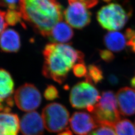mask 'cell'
Wrapping results in <instances>:
<instances>
[{
	"instance_id": "cell-1",
	"label": "cell",
	"mask_w": 135,
	"mask_h": 135,
	"mask_svg": "<svg viewBox=\"0 0 135 135\" xmlns=\"http://www.w3.org/2000/svg\"><path fill=\"white\" fill-rule=\"evenodd\" d=\"M42 74L59 84L65 82L68 73L77 61L84 63V55L69 44L50 43L44 49Z\"/></svg>"
},
{
	"instance_id": "cell-2",
	"label": "cell",
	"mask_w": 135,
	"mask_h": 135,
	"mask_svg": "<svg viewBox=\"0 0 135 135\" xmlns=\"http://www.w3.org/2000/svg\"><path fill=\"white\" fill-rule=\"evenodd\" d=\"M21 12L23 19L44 37L64 16L62 7L56 0H23Z\"/></svg>"
},
{
	"instance_id": "cell-3",
	"label": "cell",
	"mask_w": 135,
	"mask_h": 135,
	"mask_svg": "<svg viewBox=\"0 0 135 135\" xmlns=\"http://www.w3.org/2000/svg\"><path fill=\"white\" fill-rule=\"evenodd\" d=\"M92 113L98 125L113 127L118 121L121 120V114L115 93L111 91L103 92Z\"/></svg>"
},
{
	"instance_id": "cell-4",
	"label": "cell",
	"mask_w": 135,
	"mask_h": 135,
	"mask_svg": "<svg viewBox=\"0 0 135 135\" xmlns=\"http://www.w3.org/2000/svg\"><path fill=\"white\" fill-rule=\"evenodd\" d=\"M100 98L96 88L93 84L86 81L75 85L70 95V102L73 108L78 109L86 108L91 113Z\"/></svg>"
},
{
	"instance_id": "cell-5",
	"label": "cell",
	"mask_w": 135,
	"mask_h": 135,
	"mask_svg": "<svg viewBox=\"0 0 135 135\" xmlns=\"http://www.w3.org/2000/svg\"><path fill=\"white\" fill-rule=\"evenodd\" d=\"M121 5L112 3L102 7L97 14V20L102 28L111 31L122 29L130 17Z\"/></svg>"
},
{
	"instance_id": "cell-6",
	"label": "cell",
	"mask_w": 135,
	"mask_h": 135,
	"mask_svg": "<svg viewBox=\"0 0 135 135\" xmlns=\"http://www.w3.org/2000/svg\"><path fill=\"white\" fill-rule=\"evenodd\" d=\"M42 118L45 128L52 133H57L67 128L69 112L62 104L53 103L44 108Z\"/></svg>"
},
{
	"instance_id": "cell-7",
	"label": "cell",
	"mask_w": 135,
	"mask_h": 135,
	"mask_svg": "<svg viewBox=\"0 0 135 135\" xmlns=\"http://www.w3.org/2000/svg\"><path fill=\"white\" fill-rule=\"evenodd\" d=\"M17 106L22 111L32 112L37 109L42 102V96L33 84L26 83L17 89L14 94Z\"/></svg>"
},
{
	"instance_id": "cell-8",
	"label": "cell",
	"mask_w": 135,
	"mask_h": 135,
	"mask_svg": "<svg viewBox=\"0 0 135 135\" xmlns=\"http://www.w3.org/2000/svg\"><path fill=\"white\" fill-rule=\"evenodd\" d=\"M64 12L67 23L73 28L82 29L91 22V13L87 8L79 2H72Z\"/></svg>"
},
{
	"instance_id": "cell-9",
	"label": "cell",
	"mask_w": 135,
	"mask_h": 135,
	"mask_svg": "<svg viewBox=\"0 0 135 135\" xmlns=\"http://www.w3.org/2000/svg\"><path fill=\"white\" fill-rule=\"evenodd\" d=\"M73 132L77 135H88L98 126L93 116L85 112H76L70 119Z\"/></svg>"
},
{
	"instance_id": "cell-10",
	"label": "cell",
	"mask_w": 135,
	"mask_h": 135,
	"mask_svg": "<svg viewBox=\"0 0 135 135\" xmlns=\"http://www.w3.org/2000/svg\"><path fill=\"white\" fill-rule=\"evenodd\" d=\"M20 129L24 135H42L45 129L42 117L36 111L30 112L22 117Z\"/></svg>"
},
{
	"instance_id": "cell-11",
	"label": "cell",
	"mask_w": 135,
	"mask_h": 135,
	"mask_svg": "<svg viewBox=\"0 0 135 135\" xmlns=\"http://www.w3.org/2000/svg\"><path fill=\"white\" fill-rule=\"evenodd\" d=\"M14 91V82L7 71L0 68V104L10 112L14 105L12 95Z\"/></svg>"
},
{
	"instance_id": "cell-12",
	"label": "cell",
	"mask_w": 135,
	"mask_h": 135,
	"mask_svg": "<svg viewBox=\"0 0 135 135\" xmlns=\"http://www.w3.org/2000/svg\"><path fill=\"white\" fill-rule=\"evenodd\" d=\"M118 109L121 115L132 116L135 114V90L129 88H122L116 94Z\"/></svg>"
},
{
	"instance_id": "cell-13",
	"label": "cell",
	"mask_w": 135,
	"mask_h": 135,
	"mask_svg": "<svg viewBox=\"0 0 135 135\" xmlns=\"http://www.w3.org/2000/svg\"><path fill=\"white\" fill-rule=\"evenodd\" d=\"M19 33L15 30L6 29L0 35V48L6 53H17L21 48Z\"/></svg>"
},
{
	"instance_id": "cell-14",
	"label": "cell",
	"mask_w": 135,
	"mask_h": 135,
	"mask_svg": "<svg viewBox=\"0 0 135 135\" xmlns=\"http://www.w3.org/2000/svg\"><path fill=\"white\" fill-rule=\"evenodd\" d=\"M74 36V32L70 25L62 21L54 26L47 38L53 43L63 44L69 42Z\"/></svg>"
},
{
	"instance_id": "cell-15",
	"label": "cell",
	"mask_w": 135,
	"mask_h": 135,
	"mask_svg": "<svg viewBox=\"0 0 135 135\" xmlns=\"http://www.w3.org/2000/svg\"><path fill=\"white\" fill-rule=\"evenodd\" d=\"M20 121L17 115L0 112V135H18Z\"/></svg>"
},
{
	"instance_id": "cell-16",
	"label": "cell",
	"mask_w": 135,
	"mask_h": 135,
	"mask_svg": "<svg viewBox=\"0 0 135 135\" xmlns=\"http://www.w3.org/2000/svg\"><path fill=\"white\" fill-rule=\"evenodd\" d=\"M104 43L110 51L119 52L125 48L127 40L125 36L120 32L111 31L104 36Z\"/></svg>"
},
{
	"instance_id": "cell-17",
	"label": "cell",
	"mask_w": 135,
	"mask_h": 135,
	"mask_svg": "<svg viewBox=\"0 0 135 135\" xmlns=\"http://www.w3.org/2000/svg\"><path fill=\"white\" fill-rule=\"evenodd\" d=\"M113 127L117 135H135V125L128 119L120 120Z\"/></svg>"
},
{
	"instance_id": "cell-18",
	"label": "cell",
	"mask_w": 135,
	"mask_h": 135,
	"mask_svg": "<svg viewBox=\"0 0 135 135\" xmlns=\"http://www.w3.org/2000/svg\"><path fill=\"white\" fill-rule=\"evenodd\" d=\"M104 79L103 73L100 67L95 65H90L88 68L86 81L93 84H97Z\"/></svg>"
},
{
	"instance_id": "cell-19",
	"label": "cell",
	"mask_w": 135,
	"mask_h": 135,
	"mask_svg": "<svg viewBox=\"0 0 135 135\" xmlns=\"http://www.w3.org/2000/svg\"><path fill=\"white\" fill-rule=\"evenodd\" d=\"M22 16L21 12L17 10H8L6 14V20L8 25L15 26L20 23L23 25L22 23Z\"/></svg>"
},
{
	"instance_id": "cell-20",
	"label": "cell",
	"mask_w": 135,
	"mask_h": 135,
	"mask_svg": "<svg viewBox=\"0 0 135 135\" xmlns=\"http://www.w3.org/2000/svg\"><path fill=\"white\" fill-rule=\"evenodd\" d=\"M88 135H117L114 127L109 126L99 125Z\"/></svg>"
},
{
	"instance_id": "cell-21",
	"label": "cell",
	"mask_w": 135,
	"mask_h": 135,
	"mask_svg": "<svg viewBox=\"0 0 135 135\" xmlns=\"http://www.w3.org/2000/svg\"><path fill=\"white\" fill-rule=\"evenodd\" d=\"M23 0H0V6L21 12Z\"/></svg>"
},
{
	"instance_id": "cell-22",
	"label": "cell",
	"mask_w": 135,
	"mask_h": 135,
	"mask_svg": "<svg viewBox=\"0 0 135 135\" xmlns=\"http://www.w3.org/2000/svg\"><path fill=\"white\" fill-rule=\"evenodd\" d=\"M44 95L45 99L48 101H53L59 98L57 89L52 85H50L47 86L44 92Z\"/></svg>"
},
{
	"instance_id": "cell-23",
	"label": "cell",
	"mask_w": 135,
	"mask_h": 135,
	"mask_svg": "<svg viewBox=\"0 0 135 135\" xmlns=\"http://www.w3.org/2000/svg\"><path fill=\"white\" fill-rule=\"evenodd\" d=\"M73 72L77 77L82 78L86 76L88 70L84 63H79L73 66Z\"/></svg>"
},
{
	"instance_id": "cell-24",
	"label": "cell",
	"mask_w": 135,
	"mask_h": 135,
	"mask_svg": "<svg viewBox=\"0 0 135 135\" xmlns=\"http://www.w3.org/2000/svg\"><path fill=\"white\" fill-rule=\"evenodd\" d=\"M126 38L127 45L130 47L132 50L135 53V31L132 29H128L126 31Z\"/></svg>"
},
{
	"instance_id": "cell-25",
	"label": "cell",
	"mask_w": 135,
	"mask_h": 135,
	"mask_svg": "<svg viewBox=\"0 0 135 135\" xmlns=\"http://www.w3.org/2000/svg\"><path fill=\"white\" fill-rule=\"evenodd\" d=\"M99 54L102 59L107 63H110L114 59L115 56L110 50H101L99 51Z\"/></svg>"
},
{
	"instance_id": "cell-26",
	"label": "cell",
	"mask_w": 135,
	"mask_h": 135,
	"mask_svg": "<svg viewBox=\"0 0 135 135\" xmlns=\"http://www.w3.org/2000/svg\"><path fill=\"white\" fill-rule=\"evenodd\" d=\"M69 3L72 2H79L85 6L87 9L94 7L99 2V0H68Z\"/></svg>"
},
{
	"instance_id": "cell-27",
	"label": "cell",
	"mask_w": 135,
	"mask_h": 135,
	"mask_svg": "<svg viewBox=\"0 0 135 135\" xmlns=\"http://www.w3.org/2000/svg\"><path fill=\"white\" fill-rule=\"evenodd\" d=\"M6 12L0 10V35L2 34L8 26L6 20Z\"/></svg>"
},
{
	"instance_id": "cell-28",
	"label": "cell",
	"mask_w": 135,
	"mask_h": 135,
	"mask_svg": "<svg viewBox=\"0 0 135 135\" xmlns=\"http://www.w3.org/2000/svg\"><path fill=\"white\" fill-rule=\"evenodd\" d=\"M108 81L112 85H116L119 83V79L115 75H110L108 77Z\"/></svg>"
},
{
	"instance_id": "cell-29",
	"label": "cell",
	"mask_w": 135,
	"mask_h": 135,
	"mask_svg": "<svg viewBox=\"0 0 135 135\" xmlns=\"http://www.w3.org/2000/svg\"><path fill=\"white\" fill-rule=\"evenodd\" d=\"M58 135H73V133L71 131L67 129V130L64 131L63 132L58 134Z\"/></svg>"
},
{
	"instance_id": "cell-30",
	"label": "cell",
	"mask_w": 135,
	"mask_h": 135,
	"mask_svg": "<svg viewBox=\"0 0 135 135\" xmlns=\"http://www.w3.org/2000/svg\"><path fill=\"white\" fill-rule=\"evenodd\" d=\"M131 85L135 89V76L132 79L131 81Z\"/></svg>"
},
{
	"instance_id": "cell-31",
	"label": "cell",
	"mask_w": 135,
	"mask_h": 135,
	"mask_svg": "<svg viewBox=\"0 0 135 135\" xmlns=\"http://www.w3.org/2000/svg\"><path fill=\"white\" fill-rule=\"evenodd\" d=\"M103 1H104V2H107V3H108V2H110V1H111V0H103Z\"/></svg>"
},
{
	"instance_id": "cell-32",
	"label": "cell",
	"mask_w": 135,
	"mask_h": 135,
	"mask_svg": "<svg viewBox=\"0 0 135 135\" xmlns=\"http://www.w3.org/2000/svg\"></svg>"
}]
</instances>
